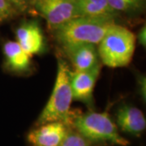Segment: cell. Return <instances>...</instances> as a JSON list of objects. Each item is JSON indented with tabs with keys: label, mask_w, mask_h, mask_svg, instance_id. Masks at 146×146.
I'll return each mask as SVG.
<instances>
[{
	"label": "cell",
	"mask_w": 146,
	"mask_h": 146,
	"mask_svg": "<svg viewBox=\"0 0 146 146\" xmlns=\"http://www.w3.org/2000/svg\"><path fill=\"white\" fill-rule=\"evenodd\" d=\"M115 16H78L54 29V36L62 46L75 43L98 45L110 27Z\"/></svg>",
	"instance_id": "1"
},
{
	"label": "cell",
	"mask_w": 146,
	"mask_h": 146,
	"mask_svg": "<svg viewBox=\"0 0 146 146\" xmlns=\"http://www.w3.org/2000/svg\"><path fill=\"white\" fill-rule=\"evenodd\" d=\"M69 72L67 63L62 58H58L57 75L52 94L36 120V126L54 121L71 125L73 117L71 114V105L73 98Z\"/></svg>",
	"instance_id": "2"
},
{
	"label": "cell",
	"mask_w": 146,
	"mask_h": 146,
	"mask_svg": "<svg viewBox=\"0 0 146 146\" xmlns=\"http://www.w3.org/2000/svg\"><path fill=\"white\" fill-rule=\"evenodd\" d=\"M136 42V36L132 32L114 24L98 44L102 63L112 68L127 66L134 54Z\"/></svg>",
	"instance_id": "3"
},
{
	"label": "cell",
	"mask_w": 146,
	"mask_h": 146,
	"mask_svg": "<svg viewBox=\"0 0 146 146\" xmlns=\"http://www.w3.org/2000/svg\"><path fill=\"white\" fill-rule=\"evenodd\" d=\"M75 130L94 144L127 146L129 141L121 136L118 127L106 112L89 111L72 119Z\"/></svg>",
	"instance_id": "4"
},
{
	"label": "cell",
	"mask_w": 146,
	"mask_h": 146,
	"mask_svg": "<svg viewBox=\"0 0 146 146\" xmlns=\"http://www.w3.org/2000/svg\"><path fill=\"white\" fill-rule=\"evenodd\" d=\"M30 6L53 30L79 16L76 0H30Z\"/></svg>",
	"instance_id": "5"
},
{
	"label": "cell",
	"mask_w": 146,
	"mask_h": 146,
	"mask_svg": "<svg viewBox=\"0 0 146 146\" xmlns=\"http://www.w3.org/2000/svg\"><path fill=\"white\" fill-rule=\"evenodd\" d=\"M101 63L84 71L69 72V80L73 100L91 106L94 102V89L99 76Z\"/></svg>",
	"instance_id": "6"
},
{
	"label": "cell",
	"mask_w": 146,
	"mask_h": 146,
	"mask_svg": "<svg viewBox=\"0 0 146 146\" xmlns=\"http://www.w3.org/2000/svg\"><path fill=\"white\" fill-rule=\"evenodd\" d=\"M69 130V125L63 122H49L32 130L28 135V141L33 146H58Z\"/></svg>",
	"instance_id": "7"
},
{
	"label": "cell",
	"mask_w": 146,
	"mask_h": 146,
	"mask_svg": "<svg viewBox=\"0 0 146 146\" xmlns=\"http://www.w3.org/2000/svg\"><path fill=\"white\" fill-rule=\"evenodd\" d=\"M63 49L75 71H84L100 63L96 45L90 43H75L63 46Z\"/></svg>",
	"instance_id": "8"
},
{
	"label": "cell",
	"mask_w": 146,
	"mask_h": 146,
	"mask_svg": "<svg viewBox=\"0 0 146 146\" xmlns=\"http://www.w3.org/2000/svg\"><path fill=\"white\" fill-rule=\"evenodd\" d=\"M16 35L19 45L30 56L44 50L45 39L36 21H29L21 24L16 29Z\"/></svg>",
	"instance_id": "9"
},
{
	"label": "cell",
	"mask_w": 146,
	"mask_h": 146,
	"mask_svg": "<svg viewBox=\"0 0 146 146\" xmlns=\"http://www.w3.org/2000/svg\"><path fill=\"white\" fill-rule=\"evenodd\" d=\"M117 125L120 130L131 136H140L146 128V119L137 107L123 105L116 112Z\"/></svg>",
	"instance_id": "10"
},
{
	"label": "cell",
	"mask_w": 146,
	"mask_h": 146,
	"mask_svg": "<svg viewBox=\"0 0 146 146\" xmlns=\"http://www.w3.org/2000/svg\"><path fill=\"white\" fill-rule=\"evenodd\" d=\"M7 68L15 72H25L30 67L31 56L26 53L17 42H6L3 46Z\"/></svg>",
	"instance_id": "11"
},
{
	"label": "cell",
	"mask_w": 146,
	"mask_h": 146,
	"mask_svg": "<svg viewBox=\"0 0 146 146\" xmlns=\"http://www.w3.org/2000/svg\"><path fill=\"white\" fill-rule=\"evenodd\" d=\"M79 16H115L107 0H76Z\"/></svg>",
	"instance_id": "12"
},
{
	"label": "cell",
	"mask_w": 146,
	"mask_h": 146,
	"mask_svg": "<svg viewBox=\"0 0 146 146\" xmlns=\"http://www.w3.org/2000/svg\"><path fill=\"white\" fill-rule=\"evenodd\" d=\"M116 12H135L142 9L145 0H107Z\"/></svg>",
	"instance_id": "13"
},
{
	"label": "cell",
	"mask_w": 146,
	"mask_h": 146,
	"mask_svg": "<svg viewBox=\"0 0 146 146\" xmlns=\"http://www.w3.org/2000/svg\"><path fill=\"white\" fill-rule=\"evenodd\" d=\"M94 145L95 144L88 141L78 131L70 129L58 146H94Z\"/></svg>",
	"instance_id": "14"
},
{
	"label": "cell",
	"mask_w": 146,
	"mask_h": 146,
	"mask_svg": "<svg viewBox=\"0 0 146 146\" xmlns=\"http://www.w3.org/2000/svg\"><path fill=\"white\" fill-rule=\"evenodd\" d=\"M18 14L16 8L7 0H0V24Z\"/></svg>",
	"instance_id": "15"
},
{
	"label": "cell",
	"mask_w": 146,
	"mask_h": 146,
	"mask_svg": "<svg viewBox=\"0 0 146 146\" xmlns=\"http://www.w3.org/2000/svg\"><path fill=\"white\" fill-rule=\"evenodd\" d=\"M13 6L16 10L20 12L26 11L30 7V0H7Z\"/></svg>",
	"instance_id": "16"
},
{
	"label": "cell",
	"mask_w": 146,
	"mask_h": 146,
	"mask_svg": "<svg viewBox=\"0 0 146 146\" xmlns=\"http://www.w3.org/2000/svg\"><path fill=\"white\" fill-rule=\"evenodd\" d=\"M137 40L141 46L145 47L146 46V29L145 26L142 27L137 34Z\"/></svg>",
	"instance_id": "17"
},
{
	"label": "cell",
	"mask_w": 146,
	"mask_h": 146,
	"mask_svg": "<svg viewBox=\"0 0 146 146\" xmlns=\"http://www.w3.org/2000/svg\"><path fill=\"white\" fill-rule=\"evenodd\" d=\"M140 88H141V94L144 100H145V77L142 76L140 79Z\"/></svg>",
	"instance_id": "18"
}]
</instances>
